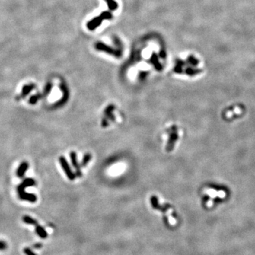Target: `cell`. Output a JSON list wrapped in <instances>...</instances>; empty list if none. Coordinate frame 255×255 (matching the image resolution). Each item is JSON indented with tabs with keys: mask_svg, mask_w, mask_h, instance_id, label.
Instances as JSON below:
<instances>
[{
	"mask_svg": "<svg viewBox=\"0 0 255 255\" xmlns=\"http://www.w3.org/2000/svg\"><path fill=\"white\" fill-rule=\"evenodd\" d=\"M60 163L61 164V167H62L63 169H64V172H65V174H66L67 177H68V178L70 179V180H73V179H75V176L74 173L72 172L70 167L69 166V164L67 162L66 159H65L64 157H60Z\"/></svg>",
	"mask_w": 255,
	"mask_h": 255,
	"instance_id": "1",
	"label": "cell"
},
{
	"mask_svg": "<svg viewBox=\"0 0 255 255\" xmlns=\"http://www.w3.org/2000/svg\"><path fill=\"white\" fill-rule=\"evenodd\" d=\"M18 191H19V196L21 199L26 200V201L30 202H35L36 201V195L32 194V193H26L25 192V190H19Z\"/></svg>",
	"mask_w": 255,
	"mask_h": 255,
	"instance_id": "2",
	"label": "cell"
},
{
	"mask_svg": "<svg viewBox=\"0 0 255 255\" xmlns=\"http://www.w3.org/2000/svg\"><path fill=\"white\" fill-rule=\"evenodd\" d=\"M60 88L62 89V92L64 93V96H63V98H62V99H60L58 103H56V104H55V107H60V106L64 104L65 101L68 99V91H67V87L65 86V84H61Z\"/></svg>",
	"mask_w": 255,
	"mask_h": 255,
	"instance_id": "3",
	"label": "cell"
},
{
	"mask_svg": "<svg viewBox=\"0 0 255 255\" xmlns=\"http://www.w3.org/2000/svg\"><path fill=\"white\" fill-rule=\"evenodd\" d=\"M28 168V164L26 162H23L21 163L19 167H18L17 171H16V175L19 178H22L25 174V173L27 171Z\"/></svg>",
	"mask_w": 255,
	"mask_h": 255,
	"instance_id": "4",
	"label": "cell"
},
{
	"mask_svg": "<svg viewBox=\"0 0 255 255\" xmlns=\"http://www.w3.org/2000/svg\"><path fill=\"white\" fill-rule=\"evenodd\" d=\"M36 182L35 180H33V179H24L23 182H22L21 184H20L19 186H18V191L19 190H25L26 187L32 186L35 185Z\"/></svg>",
	"mask_w": 255,
	"mask_h": 255,
	"instance_id": "5",
	"label": "cell"
},
{
	"mask_svg": "<svg viewBox=\"0 0 255 255\" xmlns=\"http://www.w3.org/2000/svg\"><path fill=\"white\" fill-rule=\"evenodd\" d=\"M36 86L33 84H26L24 86L23 88H22L21 94L20 97H25L26 96H27L28 94L30 93L33 89L35 88Z\"/></svg>",
	"mask_w": 255,
	"mask_h": 255,
	"instance_id": "6",
	"label": "cell"
},
{
	"mask_svg": "<svg viewBox=\"0 0 255 255\" xmlns=\"http://www.w3.org/2000/svg\"><path fill=\"white\" fill-rule=\"evenodd\" d=\"M70 158H71V161H72V165L75 167V168H76V171H77V174H78V175H81L80 169H79V167L78 166V164H77L76 153H75V152H71Z\"/></svg>",
	"mask_w": 255,
	"mask_h": 255,
	"instance_id": "7",
	"label": "cell"
},
{
	"mask_svg": "<svg viewBox=\"0 0 255 255\" xmlns=\"http://www.w3.org/2000/svg\"><path fill=\"white\" fill-rule=\"evenodd\" d=\"M40 98H41V95H40V94H37L32 96L29 99V103L30 104H36Z\"/></svg>",
	"mask_w": 255,
	"mask_h": 255,
	"instance_id": "8",
	"label": "cell"
},
{
	"mask_svg": "<svg viewBox=\"0 0 255 255\" xmlns=\"http://www.w3.org/2000/svg\"><path fill=\"white\" fill-rule=\"evenodd\" d=\"M53 88V84L52 83H48L46 85V87H45L44 88V91H43V96H48L49 94L50 93L51 91V89Z\"/></svg>",
	"mask_w": 255,
	"mask_h": 255,
	"instance_id": "9",
	"label": "cell"
},
{
	"mask_svg": "<svg viewBox=\"0 0 255 255\" xmlns=\"http://www.w3.org/2000/svg\"><path fill=\"white\" fill-rule=\"evenodd\" d=\"M89 160H90V155H86L84 156V160H83V162H82L83 165L86 164L87 163L89 162Z\"/></svg>",
	"mask_w": 255,
	"mask_h": 255,
	"instance_id": "10",
	"label": "cell"
},
{
	"mask_svg": "<svg viewBox=\"0 0 255 255\" xmlns=\"http://www.w3.org/2000/svg\"><path fill=\"white\" fill-rule=\"evenodd\" d=\"M169 223L172 225H174L177 223V220H175L174 218H172V216H169Z\"/></svg>",
	"mask_w": 255,
	"mask_h": 255,
	"instance_id": "11",
	"label": "cell"
},
{
	"mask_svg": "<svg viewBox=\"0 0 255 255\" xmlns=\"http://www.w3.org/2000/svg\"><path fill=\"white\" fill-rule=\"evenodd\" d=\"M47 230H48V233H52V232H53L52 229H49V228H47Z\"/></svg>",
	"mask_w": 255,
	"mask_h": 255,
	"instance_id": "12",
	"label": "cell"
}]
</instances>
